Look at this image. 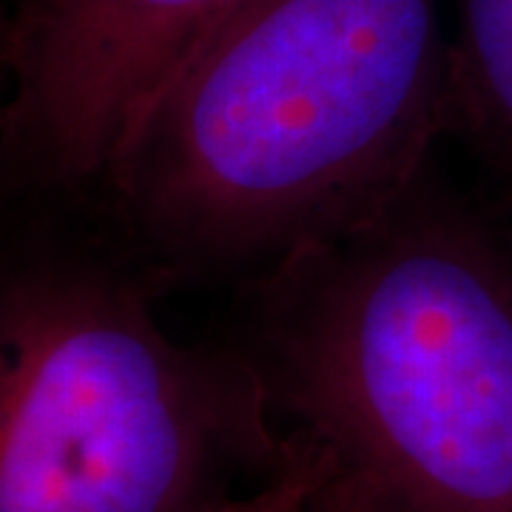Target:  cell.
<instances>
[{
    "label": "cell",
    "mask_w": 512,
    "mask_h": 512,
    "mask_svg": "<svg viewBox=\"0 0 512 512\" xmlns=\"http://www.w3.org/2000/svg\"><path fill=\"white\" fill-rule=\"evenodd\" d=\"M450 89L458 140L512 217V0H450Z\"/></svg>",
    "instance_id": "obj_5"
},
{
    "label": "cell",
    "mask_w": 512,
    "mask_h": 512,
    "mask_svg": "<svg viewBox=\"0 0 512 512\" xmlns=\"http://www.w3.org/2000/svg\"><path fill=\"white\" fill-rule=\"evenodd\" d=\"M316 512H512V217L430 168L376 220L242 282Z\"/></svg>",
    "instance_id": "obj_2"
},
{
    "label": "cell",
    "mask_w": 512,
    "mask_h": 512,
    "mask_svg": "<svg viewBox=\"0 0 512 512\" xmlns=\"http://www.w3.org/2000/svg\"><path fill=\"white\" fill-rule=\"evenodd\" d=\"M450 123L441 0H245L154 97L92 202L163 288L242 285L402 200Z\"/></svg>",
    "instance_id": "obj_1"
},
{
    "label": "cell",
    "mask_w": 512,
    "mask_h": 512,
    "mask_svg": "<svg viewBox=\"0 0 512 512\" xmlns=\"http://www.w3.org/2000/svg\"><path fill=\"white\" fill-rule=\"evenodd\" d=\"M245 0H15L3 26V174L94 200L154 97Z\"/></svg>",
    "instance_id": "obj_4"
},
{
    "label": "cell",
    "mask_w": 512,
    "mask_h": 512,
    "mask_svg": "<svg viewBox=\"0 0 512 512\" xmlns=\"http://www.w3.org/2000/svg\"><path fill=\"white\" fill-rule=\"evenodd\" d=\"M293 439H296V456L282 473L268 478L251 493L228 501L217 512H316L313 495L319 487V467L311 450L302 444L296 433Z\"/></svg>",
    "instance_id": "obj_6"
},
{
    "label": "cell",
    "mask_w": 512,
    "mask_h": 512,
    "mask_svg": "<svg viewBox=\"0 0 512 512\" xmlns=\"http://www.w3.org/2000/svg\"><path fill=\"white\" fill-rule=\"evenodd\" d=\"M111 242H32L0 288V512H217L296 439L234 345H183Z\"/></svg>",
    "instance_id": "obj_3"
}]
</instances>
